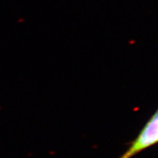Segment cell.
Masks as SVG:
<instances>
[{
    "mask_svg": "<svg viewBox=\"0 0 158 158\" xmlns=\"http://www.w3.org/2000/svg\"><path fill=\"white\" fill-rule=\"evenodd\" d=\"M158 143V109L138 136L133 140L128 150L119 158H132L136 154Z\"/></svg>",
    "mask_w": 158,
    "mask_h": 158,
    "instance_id": "obj_1",
    "label": "cell"
}]
</instances>
